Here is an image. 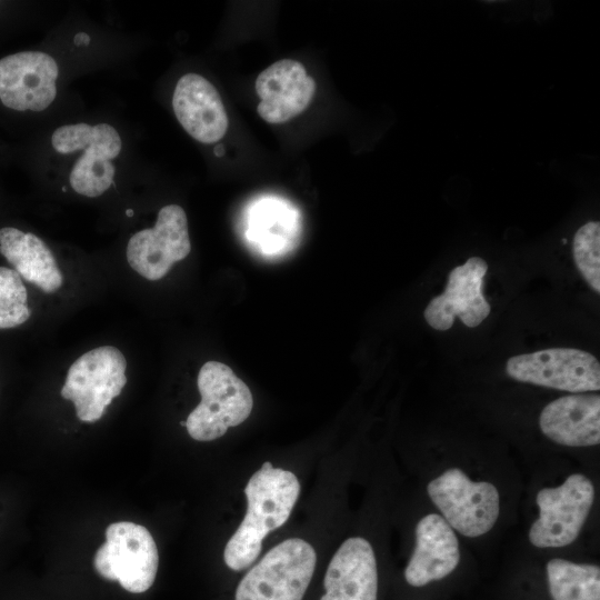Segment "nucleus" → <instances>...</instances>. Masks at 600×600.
<instances>
[{"label": "nucleus", "instance_id": "obj_1", "mask_svg": "<svg viewBox=\"0 0 600 600\" xmlns=\"http://www.w3.org/2000/svg\"><path fill=\"white\" fill-rule=\"evenodd\" d=\"M244 492L246 516L223 552L226 564L234 571L248 568L258 558L266 536L289 519L300 483L291 471L273 468L270 461H264L249 479Z\"/></svg>", "mask_w": 600, "mask_h": 600}, {"label": "nucleus", "instance_id": "obj_2", "mask_svg": "<svg viewBox=\"0 0 600 600\" xmlns=\"http://www.w3.org/2000/svg\"><path fill=\"white\" fill-rule=\"evenodd\" d=\"M197 383L201 401L186 421L192 439H218L250 416L252 393L227 364L219 361L206 362L199 370Z\"/></svg>", "mask_w": 600, "mask_h": 600}, {"label": "nucleus", "instance_id": "obj_3", "mask_svg": "<svg viewBox=\"0 0 600 600\" xmlns=\"http://www.w3.org/2000/svg\"><path fill=\"white\" fill-rule=\"evenodd\" d=\"M317 554L302 539H287L253 566L237 587L236 600H302Z\"/></svg>", "mask_w": 600, "mask_h": 600}, {"label": "nucleus", "instance_id": "obj_4", "mask_svg": "<svg viewBox=\"0 0 600 600\" xmlns=\"http://www.w3.org/2000/svg\"><path fill=\"white\" fill-rule=\"evenodd\" d=\"M158 563V549L149 530L129 521L108 526L106 542L93 559L94 568L101 577L117 580L132 593L150 589Z\"/></svg>", "mask_w": 600, "mask_h": 600}, {"label": "nucleus", "instance_id": "obj_5", "mask_svg": "<svg viewBox=\"0 0 600 600\" xmlns=\"http://www.w3.org/2000/svg\"><path fill=\"white\" fill-rule=\"evenodd\" d=\"M126 369L127 361L119 349L96 348L71 364L60 393L73 402L81 421H98L126 386Z\"/></svg>", "mask_w": 600, "mask_h": 600}, {"label": "nucleus", "instance_id": "obj_6", "mask_svg": "<svg viewBox=\"0 0 600 600\" xmlns=\"http://www.w3.org/2000/svg\"><path fill=\"white\" fill-rule=\"evenodd\" d=\"M427 491L442 518L466 537L487 533L499 517L497 488L487 481H471L460 469H449L434 478Z\"/></svg>", "mask_w": 600, "mask_h": 600}, {"label": "nucleus", "instance_id": "obj_7", "mask_svg": "<svg viewBox=\"0 0 600 600\" xmlns=\"http://www.w3.org/2000/svg\"><path fill=\"white\" fill-rule=\"evenodd\" d=\"M593 501V484L580 473L569 476L559 487L541 489L536 498L540 514L530 528V542L538 548H560L572 543Z\"/></svg>", "mask_w": 600, "mask_h": 600}, {"label": "nucleus", "instance_id": "obj_8", "mask_svg": "<svg viewBox=\"0 0 600 600\" xmlns=\"http://www.w3.org/2000/svg\"><path fill=\"white\" fill-rule=\"evenodd\" d=\"M506 372L512 379L570 392L598 391L600 364L591 353L572 348H550L513 356Z\"/></svg>", "mask_w": 600, "mask_h": 600}, {"label": "nucleus", "instance_id": "obj_9", "mask_svg": "<svg viewBox=\"0 0 600 600\" xmlns=\"http://www.w3.org/2000/svg\"><path fill=\"white\" fill-rule=\"evenodd\" d=\"M191 251L188 220L178 204L160 209L152 228L136 232L127 246L129 266L143 278L156 281Z\"/></svg>", "mask_w": 600, "mask_h": 600}, {"label": "nucleus", "instance_id": "obj_10", "mask_svg": "<svg viewBox=\"0 0 600 600\" xmlns=\"http://www.w3.org/2000/svg\"><path fill=\"white\" fill-rule=\"evenodd\" d=\"M488 263L480 257H471L454 267L448 277L444 291L426 307L423 316L428 324L439 331L453 326L458 317L464 326L476 328L489 316L491 308L483 296V278Z\"/></svg>", "mask_w": 600, "mask_h": 600}, {"label": "nucleus", "instance_id": "obj_11", "mask_svg": "<svg viewBox=\"0 0 600 600\" xmlns=\"http://www.w3.org/2000/svg\"><path fill=\"white\" fill-rule=\"evenodd\" d=\"M59 68L40 51H22L0 59V100L13 110L42 111L56 98Z\"/></svg>", "mask_w": 600, "mask_h": 600}, {"label": "nucleus", "instance_id": "obj_12", "mask_svg": "<svg viewBox=\"0 0 600 600\" xmlns=\"http://www.w3.org/2000/svg\"><path fill=\"white\" fill-rule=\"evenodd\" d=\"M316 89L314 79L301 62L279 60L260 72L256 80L260 98L257 111L266 122H287L308 108Z\"/></svg>", "mask_w": 600, "mask_h": 600}, {"label": "nucleus", "instance_id": "obj_13", "mask_svg": "<svg viewBox=\"0 0 600 600\" xmlns=\"http://www.w3.org/2000/svg\"><path fill=\"white\" fill-rule=\"evenodd\" d=\"M172 107L182 128L199 142H217L227 132L229 121L220 94L200 74L187 73L178 80Z\"/></svg>", "mask_w": 600, "mask_h": 600}, {"label": "nucleus", "instance_id": "obj_14", "mask_svg": "<svg viewBox=\"0 0 600 600\" xmlns=\"http://www.w3.org/2000/svg\"><path fill=\"white\" fill-rule=\"evenodd\" d=\"M320 600H377L378 571L371 544L353 537L333 554L323 580Z\"/></svg>", "mask_w": 600, "mask_h": 600}, {"label": "nucleus", "instance_id": "obj_15", "mask_svg": "<svg viewBox=\"0 0 600 600\" xmlns=\"http://www.w3.org/2000/svg\"><path fill=\"white\" fill-rule=\"evenodd\" d=\"M460 561L458 539L439 514L423 517L416 528V548L404 570L410 586L422 587L450 574Z\"/></svg>", "mask_w": 600, "mask_h": 600}, {"label": "nucleus", "instance_id": "obj_16", "mask_svg": "<svg viewBox=\"0 0 600 600\" xmlns=\"http://www.w3.org/2000/svg\"><path fill=\"white\" fill-rule=\"evenodd\" d=\"M539 426L550 440L568 447H590L600 441V397L571 394L541 411Z\"/></svg>", "mask_w": 600, "mask_h": 600}, {"label": "nucleus", "instance_id": "obj_17", "mask_svg": "<svg viewBox=\"0 0 600 600\" xmlns=\"http://www.w3.org/2000/svg\"><path fill=\"white\" fill-rule=\"evenodd\" d=\"M0 253L26 281L43 292L58 290L62 273L47 244L36 234L12 227L0 229Z\"/></svg>", "mask_w": 600, "mask_h": 600}, {"label": "nucleus", "instance_id": "obj_18", "mask_svg": "<svg viewBox=\"0 0 600 600\" xmlns=\"http://www.w3.org/2000/svg\"><path fill=\"white\" fill-rule=\"evenodd\" d=\"M83 151L73 164L70 184L81 196L99 197L113 182L116 169L111 160L121 151L120 136L114 130L97 143L86 147Z\"/></svg>", "mask_w": 600, "mask_h": 600}, {"label": "nucleus", "instance_id": "obj_19", "mask_svg": "<svg viewBox=\"0 0 600 600\" xmlns=\"http://www.w3.org/2000/svg\"><path fill=\"white\" fill-rule=\"evenodd\" d=\"M553 600H600V569L594 564L552 559L547 564Z\"/></svg>", "mask_w": 600, "mask_h": 600}, {"label": "nucleus", "instance_id": "obj_20", "mask_svg": "<svg viewBox=\"0 0 600 600\" xmlns=\"http://www.w3.org/2000/svg\"><path fill=\"white\" fill-rule=\"evenodd\" d=\"M27 289L16 270L0 267V329L14 328L30 318Z\"/></svg>", "mask_w": 600, "mask_h": 600}, {"label": "nucleus", "instance_id": "obj_21", "mask_svg": "<svg viewBox=\"0 0 600 600\" xmlns=\"http://www.w3.org/2000/svg\"><path fill=\"white\" fill-rule=\"evenodd\" d=\"M573 259L577 268L590 288L600 292V223L589 221L573 238Z\"/></svg>", "mask_w": 600, "mask_h": 600}, {"label": "nucleus", "instance_id": "obj_22", "mask_svg": "<svg viewBox=\"0 0 600 600\" xmlns=\"http://www.w3.org/2000/svg\"><path fill=\"white\" fill-rule=\"evenodd\" d=\"M113 130L114 128L107 123L96 126L87 123L68 124L58 128L53 132L51 143L59 153H71L102 140Z\"/></svg>", "mask_w": 600, "mask_h": 600}, {"label": "nucleus", "instance_id": "obj_23", "mask_svg": "<svg viewBox=\"0 0 600 600\" xmlns=\"http://www.w3.org/2000/svg\"><path fill=\"white\" fill-rule=\"evenodd\" d=\"M74 43L77 46H88L90 43V37L86 32H78L74 37Z\"/></svg>", "mask_w": 600, "mask_h": 600}, {"label": "nucleus", "instance_id": "obj_24", "mask_svg": "<svg viewBox=\"0 0 600 600\" xmlns=\"http://www.w3.org/2000/svg\"><path fill=\"white\" fill-rule=\"evenodd\" d=\"M214 153H216L218 157L222 156V153H223V147H222V146H217V147L214 148Z\"/></svg>", "mask_w": 600, "mask_h": 600}, {"label": "nucleus", "instance_id": "obj_25", "mask_svg": "<svg viewBox=\"0 0 600 600\" xmlns=\"http://www.w3.org/2000/svg\"><path fill=\"white\" fill-rule=\"evenodd\" d=\"M126 214H127L128 217H132V216H133V210H132V209H128V210L126 211Z\"/></svg>", "mask_w": 600, "mask_h": 600}]
</instances>
